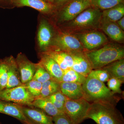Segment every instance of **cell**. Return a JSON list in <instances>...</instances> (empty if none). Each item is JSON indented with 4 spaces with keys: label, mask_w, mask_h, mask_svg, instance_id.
Masks as SVG:
<instances>
[{
    "label": "cell",
    "mask_w": 124,
    "mask_h": 124,
    "mask_svg": "<svg viewBox=\"0 0 124 124\" xmlns=\"http://www.w3.org/2000/svg\"><path fill=\"white\" fill-rule=\"evenodd\" d=\"M45 98L50 101L58 110L64 113V104L68 99L62 93L61 91H59Z\"/></svg>",
    "instance_id": "27"
},
{
    "label": "cell",
    "mask_w": 124,
    "mask_h": 124,
    "mask_svg": "<svg viewBox=\"0 0 124 124\" xmlns=\"http://www.w3.org/2000/svg\"><path fill=\"white\" fill-rule=\"evenodd\" d=\"M31 107L39 108L52 117L64 114L56 108L52 102L46 98L40 97L36 98L32 103Z\"/></svg>",
    "instance_id": "21"
},
{
    "label": "cell",
    "mask_w": 124,
    "mask_h": 124,
    "mask_svg": "<svg viewBox=\"0 0 124 124\" xmlns=\"http://www.w3.org/2000/svg\"><path fill=\"white\" fill-rule=\"evenodd\" d=\"M88 75L93 77L103 82H107L111 78L106 71L101 68L92 70Z\"/></svg>",
    "instance_id": "32"
},
{
    "label": "cell",
    "mask_w": 124,
    "mask_h": 124,
    "mask_svg": "<svg viewBox=\"0 0 124 124\" xmlns=\"http://www.w3.org/2000/svg\"><path fill=\"white\" fill-rule=\"evenodd\" d=\"M52 79L53 78L46 69L39 63H37V68L32 79L36 80L42 84Z\"/></svg>",
    "instance_id": "28"
},
{
    "label": "cell",
    "mask_w": 124,
    "mask_h": 124,
    "mask_svg": "<svg viewBox=\"0 0 124 124\" xmlns=\"http://www.w3.org/2000/svg\"><path fill=\"white\" fill-rule=\"evenodd\" d=\"M117 24L121 29L123 31L124 30V17L121 18L120 20L117 21Z\"/></svg>",
    "instance_id": "34"
},
{
    "label": "cell",
    "mask_w": 124,
    "mask_h": 124,
    "mask_svg": "<svg viewBox=\"0 0 124 124\" xmlns=\"http://www.w3.org/2000/svg\"><path fill=\"white\" fill-rule=\"evenodd\" d=\"M10 1L16 7H30L43 13L48 14L50 13L54 8L53 5L44 0H10Z\"/></svg>",
    "instance_id": "18"
},
{
    "label": "cell",
    "mask_w": 124,
    "mask_h": 124,
    "mask_svg": "<svg viewBox=\"0 0 124 124\" xmlns=\"http://www.w3.org/2000/svg\"><path fill=\"white\" fill-rule=\"evenodd\" d=\"M91 6L90 0H72L63 9L61 19L64 21L72 20Z\"/></svg>",
    "instance_id": "9"
},
{
    "label": "cell",
    "mask_w": 124,
    "mask_h": 124,
    "mask_svg": "<svg viewBox=\"0 0 124 124\" xmlns=\"http://www.w3.org/2000/svg\"><path fill=\"white\" fill-rule=\"evenodd\" d=\"M124 0H91V6L99 10L111 8L116 6L123 3Z\"/></svg>",
    "instance_id": "26"
},
{
    "label": "cell",
    "mask_w": 124,
    "mask_h": 124,
    "mask_svg": "<svg viewBox=\"0 0 124 124\" xmlns=\"http://www.w3.org/2000/svg\"><path fill=\"white\" fill-rule=\"evenodd\" d=\"M69 0H55L54 2L59 5H61L64 4L65 2L69 1Z\"/></svg>",
    "instance_id": "35"
},
{
    "label": "cell",
    "mask_w": 124,
    "mask_h": 124,
    "mask_svg": "<svg viewBox=\"0 0 124 124\" xmlns=\"http://www.w3.org/2000/svg\"><path fill=\"white\" fill-rule=\"evenodd\" d=\"M42 53L49 55L55 60L63 71L72 67L73 59L70 53L50 49Z\"/></svg>",
    "instance_id": "17"
},
{
    "label": "cell",
    "mask_w": 124,
    "mask_h": 124,
    "mask_svg": "<svg viewBox=\"0 0 124 124\" xmlns=\"http://www.w3.org/2000/svg\"><path fill=\"white\" fill-rule=\"evenodd\" d=\"M36 98L29 93L25 85L6 88L0 91V100L12 102L23 106L31 107Z\"/></svg>",
    "instance_id": "5"
},
{
    "label": "cell",
    "mask_w": 124,
    "mask_h": 124,
    "mask_svg": "<svg viewBox=\"0 0 124 124\" xmlns=\"http://www.w3.org/2000/svg\"><path fill=\"white\" fill-rule=\"evenodd\" d=\"M44 0L46 1V2H49V3H51V4H52V3H53V2H54V1H55V0Z\"/></svg>",
    "instance_id": "36"
},
{
    "label": "cell",
    "mask_w": 124,
    "mask_h": 124,
    "mask_svg": "<svg viewBox=\"0 0 124 124\" xmlns=\"http://www.w3.org/2000/svg\"><path fill=\"white\" fill-rule=\"evenodd\" d=\"M101 22V29L110 38L117 42L124 40V31L121 29L116 23L103 20Z\"/></svg>",
    "instance_id": "20"
},
{
    "label": "cell",
    "mask_w": 124,
    "mask_h": 124,
    "mask_svg": "<svg viewBox=\"0 0 124 124\" xmlns=\"http://www.w3.org/2000/svg\"><path fill=\"white\" fill-rule=\"evenodd\" d=\"M40 58L39 62L46 69L53 79L61 82L63 71L57 63L49 55L41 53L39 54Z\"/></svg>",
    "instance_id": "16"
},
{
    "label": "cell",
    "mask_w": 124,
    "mask_h": 124,
    "mask_svg": "<svg viewBox=\"0 0 124 124\" xmlns=\"http://www.w3.org/2000/svg\"><path fill=\"white\" fill-rule=\"evenodd\" d=\"M90 1H91V0H90Z\"/></svg>",
    "instance_id": "37"
},
{
    "label": "cell",
    "mask_w": 124,
    "mask_h": 124,
    "mask_svg": "<svg viewBox=\"0 0 124 124\" xmlns=\"http://www.w3.org/2000/svg\"><path fill=\"white\" fill-rule=\"evenodd\" d=\"M8 81L7 66L5 58L0 59V91L6 88Z\"/></svg>",
    "instance_id": "29"
},
{
    "label": "cell",
    "mask_w": 124,
    "mask_h": 124,
    "mask_svg": "<svg viewBox=\"0 0 124 124\" xmlns=\"http://www.w3.org/2000/svg\"><path fill=\"white\" fill-rule=\"evenodd\" d=\"M53 42L58 49L69 53L82 52L84 48L79 39L69 33H60Z\"/></svg>",
    "instance_id": "6"
},
{
    "label": "cell",
    "mask_w": 124,
    "mask_h": 124,
    "mask_svg": "<svg viewBox=\"0 0 124 124\" xmlns=\"http://www.w3.org/2000/svg\"><path fill=\"white\" fill-rule=\"evenodd\" d=\"M20 73L21 82L23 85L32 79L37 67V63H33L24 54H18L15 58Z\"/></svg>",
    "instance_id": "8"
},
{
    "label": "cell",
    "mask_w": 124,
    "mask_h": 124,
    "mask_svg": "<svg viewBox=\"0 0 124 124\" xmlns=\"http://www.w3.org/2000/svg\"><path fill=\"white\" fill-rule=\"evenodd\" d=\"M102 12L95 8H87L72 20L70 25L73 27L91 26L97 23L101 19Z\"/></svg>",
    "instance_id": "7"
},
{
    "label": "cell",
    "mask_w": 124,
    "mask_h": 124,
    "mask_svg": "<svg viewBox=\"0 0 124 124\" xmlns=\"http://www.w3.org/2000/svg\"><path fill=\"white\" fill-rule=\"evenodd\" d=\"M60 91V82L54 79H51L42 83L40 97L46 98Z\"/></svg>",
    "instance_id": "24"
},
{
    "label": "cell",
    "mask_w": 124,
    "mask_h": 124,
    "mask_svg": "<svg viewBox=\"0 0 124 124\" xmlns=\"http://www.w3.org/2000/svg\"><path fill=\"white\" fill-rule=\"evenodd\" d=\"M24 85L29 93L33 97L36 98L40 97L42 89V83L36 80L32 79Z\"/></svg>",
    "instance_id": "30"
},
{
    "label": "cell",
    "mask_w": 124,
    "mask_h": 124,
    "mask_svg": "<svg viewBox=\"0 0 124 124\" xmlns=\"http://www.w3.org/2000/svg\"><path fill=\"white\" fill-rule=\"evenodd\" d=\"M73 59L72 69L86 77L93 70L85 54L82 52L70 53Z\"/></svg>",
    "instance_id": "15"
},
{
    "label": "cell",
    "mask_w": 124,
    "mask_h": 124,
    "mask_svg": "<svg viewBox=\"0 0 124 124\" xmlns=\"http://www.w3.org/2000/svg\"><path fill=\"white\" fill-rule=\"evenodd\" d=\"M101 69H104L110 75L124 82V59H121L112 62Z\"/></svg>",
    "instance_id": "23"
},
{
    "label": "cell",
    "mask_w": 124,
    "mask_h": 124,
    "mask_svg": "<svg viewBox=\"0 0 124 124\" xmlns=\"http://www.w3.org/2000/svg\"><path fill=\"white\" fill-rule=\"evenodd\" d=\"M85 54L93 70L101 69L112 62L124 58V50L116 45L108 44Z\"/></svg>",
    "instance_id": "2"
},
{
    "label": "cell",
    "mask_w": 124,
    "mask_h": 124,
    "mask_svg": "<svg viewBox=\"0 0 124 124\" xmlns=\"http://www.w3.org/2000/svg\"><path fill=\"white\" fill-rule=\"evenodd\" d=\"M7 66L8 81L6 88H13L23 85L21 82V77L15 58L10 55L5 58Z\"/></svg>",
    "instance_id": "14"
},
{
    "label": "cell",
    "mask_w": 124,
    "mask_h": 124,
    "mask_svg": "<svg viewBox=\"0 0 124 124\" xmlns=\"http://www.w3.org/2000/svg\"><path fill=\"white\" fill-rule=\"evenodd\" d=\"M53 119L54 124H73L65 114L55 116Z\"/></svg>",
    "instance_id": "33"
},
{
    "label": "cell",
    "mask_w": 124,
    "mask_h": 124,
    "mask_svg": "<svg viewBox=\"0 0 124 124\" xmlns=\"http://www.w3.org/2000/svg\"><path fill=\"white\" fill-rule=\"evenodd\" d=\"M60 91L68 99L77 100L84 98L82 85L70 82H60Z\"/></svg>",
    "instance_id": "19"
},
{
    "label": "cell",
    "mask_w": 124,
    "mask_h": 124,
    "mask_svg": "<svg viewBox=\"0 0 124 124\" xmlns=\"http://www.w3.org/2000/svg\"><path fill=\"white\" fill-rule=\"evenodd\" d=\"M21 107L24 116L32 124H54L53 117L39 108L23 105Z\"/></svg>",
    "instance_id": "10"
},
{
    "label": "cell",
    "mask_w": 124,
    "mask_h": 124,
    "mask_svg": "<svg viewBox=\"0 0 124 124\" xmlns=\"http://www.w3.org/2000/svg\"><path fill=\"white\" fill-rule=\"evenodd\" d=\"M90 103L84 98L68 99L64 105V113L73 124H80L86 119Z\"/></svg>",
    "instance_id": "4"
},
{
    "label": "cell",
    "mask_w": 124,
    "mask_h": 124,
    "mask_svg": "<svg viewBox=\"0 0 124 124\" xmlns=\"http://www.w3.org/2000/svg\"><path fill=\"white\" fill-rule=\"evenodd\" d=\"M78 38L84 48L92 50L101 46L108 41L106 37L99 31L91 32L79 34Z\"/></svg>",
    "instance_id": "11"
},
{
    "label": "cell",
    "mask_w": 124,
    "mask_h": 124,
    "mask_svg": "<svg viewBox=\"0 0 124 124\" xmlns=\"http://www.w3.org/2000/svg\"><path fill=\"white\" fill-rule=\"evenodd\" d=\"M107 87L113 93L120 94L122 93L121 87L124 82L114 77H111L108 81Z\"/></svg>",
    "instance_id": "31"
},
{
    "label": "cell",
    "mask_w": 124,
    "mask_h": 124,
    "mask_svg": "<svg viewBox=\"0 0 124 124\" xmlns=\"http://www.w3.org/2000/svg\"><path fill=\"white\" fill-rule=\"evenodd\" d=\"M84 98L89 102L107 101L117 103L118 98L106 86L104 82L93 77L88 76L82 85Z\"/></svg>",
    "instance_id": "3"
},
{
    "label": "cell",
    "mask_w": 124,
    "mask_h": 124,
    "mask_svg": "<svg viewBox=\"0 0 124 124\" xmlns=\"http://www.w3.org/2000/svg\"><path fill=\"white\" fill-rule=\"evenodd\" d=\"M86 78L71 68L63 71L61 82H73L83 85Z\"/></svg>",
    "instance_id": "25"
},
{
    "label": "cell",
    "mask_w": 124,
    "mask_h": 124,
    "mask_svg": "<svg viewBox=\"0 0 124 124\" xmlns=\"http://www.w3.org/2000/svg\"><path fill=\"white\" fill-rule=\"evenodd\" d=\"M53 31L46 20H42L39 25L37 39L39 47L43 52L49 49L53 39Z\"/></svg>",
    "instance_id": "13"
},
{
    "label": "cell",
    "mask_w": 124,
    "mask_h": 124,
    "mask_svg": "<svg viewBox=\"0 0 124 124\" xmlns=\"http://www.w3.org/2000/svg\"><path fill=\"white\" fill-rule=\"evenodd\" d=\"M116 103L107 101L90 103L86 119H91L97 124H124V117L116 107Z\"/></svg>",
    "instance_id": "1"
},
{
    "label": "cell",
    "mask_w": 124,
    "mask_h": 124,
    "mask_svg": "<svg viewBox=\"0 0 124 124\" xmlns=\"http://www.w3.org/2000/svg\"><path fill=\"white\" fill-rule=\"evenodd\" d=\"M0 113L12 116L23 124H32L23 114L21 105L12 102L0 100Z\"/></svg>",
    "instance_id": "12"
},
{
    "label": "cell",
    "mask_w": 124,
    "mask_h": 124,
    "mask_svg": "<svg viewBox=\"0 0 124 124\" xmlns=\"http://www.w3.org/2000/svg\"><path fill=\"white\" fill-rule=\"evenodd\" d=\"M124 5L123 3L111 8L105 10L102 13V20L116 22L124 17Z\"/></svg>",
    "instance_id": "22"
}]
</instances>
